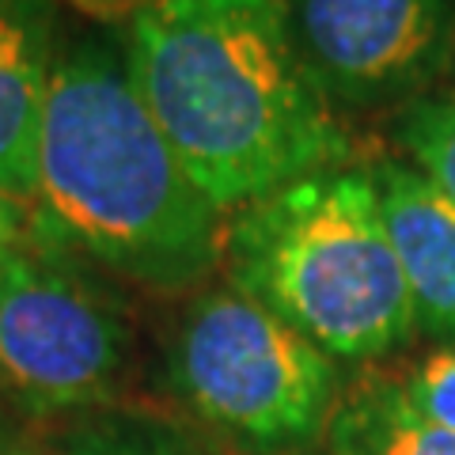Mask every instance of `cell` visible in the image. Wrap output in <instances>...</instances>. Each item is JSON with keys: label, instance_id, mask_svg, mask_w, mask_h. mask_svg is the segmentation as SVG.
Segmentation results:
<instances>
[{"label": "cell", "instance_id": "cell-1", "mask_svg": "<svg viewBox=\"0 0 455 455\" xmlns=\"http://www.w3.org/2000/svg\"><path fill=\"white\" fill-rule=\"evenodd\" d=\"M122 42L137 92L224 217L349 164V137L296 50L284 0H164L125 20Z\"/></svg>", "mask_w": 455, "mask_h": 455}, {"label": "cell", "instance_id": "cell-2", "mask_svg": "<svg viewBox=\"0 0 455 455\" xmlns=\"http://www.w3.org/2000/svg\"><path fill=\"white\" fill-rule=\"evenodd\" d=\"M35 202L65 239L145 289H190L224 259L228 217L137 92L122 35L65 31Z\"/></svg>", "mask_w": 455, "mask_h": 455}, {"label": "cell", "instance_id": "cell-3", "mask_svg": "<svg viewBox=\"0 0 455 455\" xmlns=\"http://www.w3.org/2000/svg\"><path fill=\"white\" fill-rule=\"evenodd\" d=\"M228 277L334 361H376L418 331L372 167L331 164L224 224Z\"/></svg>", "mask_w": 455, "mask_h": 455}, {"label": "cell", "instance_id": "cell-4", "mask_svg": "<svg viewBox=\"0 0 455 455\" xmlns=\"http://www.w3.org/2000/svg\"><path fill=\"white\" fill-rule=\"evenodd\" d=\"M167 383L202 425L259 455H304L341 398L338 361L232 281L187 304Z\"/></svg>", "mask_w": 455, "mask_h": 455}, {"label": "cell", "instance_id": "cell-5", "mask_svg": "<svg viewBox=\"0 0 455 455\" xmlns=\"http://www.w3.org/2000/svg\"><path fill=\"white\" fill-rule=\"evenodd\" d=\"M130 361V326L61 262L20 254L0 269V391L31 414L103 406Z\"/></svg>", "mask_w": 455, "mask_h": 455}, {"label": "cell", "instance_id": "cell-6", "mask_svg": "<svg viewBox=\"0 0 455 455\" xmlns=\"http://www.w3.org/2000/svg\"><path fill=\"white\" fill-rule=\"evenodd\" d=\"M284 12L331 103L406 107L455 57V0H284Z\"/></svg>", "mask_w": 455, "mask_h": 455}, {"label": "cell", "instance_id": "cell-7", "mask_svg": "<svg viewBox=\"0 0 455 455\" xmlns=\"http://www.w3.org/2000/svg\"><path fill=\"white\" fill-rule=\"evenodd\" d=\"M57 0H0V194L35 202L38 137L61 53Z\"/></svg>", "mask_w": 455, "mask_h": 455}, {"label": "cell", "instance_id": "cell-8", "mask_svg": "<svg viewBox=\"0 0 455 455\" xmlns=\"http://www.w3.org/2000/svg\"><path fill=\"white\" fill-rule=\"evenodd\" d=\"M383 220L403 266L414 326L421 334L455 341V205L414 164H372Z\"/></svg>", "mask_w": 455, "mask_h": 455}, {"label": "cell", "instance_id": "cell-9", "mask_svg": "<svg viewBox=\"0 0 455 455\" xmlns=\"http://www.w3.org/2000/svg\"><path fill=\"white\" fill-rule=\"evenodd\" d=\"M323 455H455V433L421 421L395 376H364L341 391Z\"/></svg>", "mask_w": 455, "mask_h": 455}, {"label": "cell", "instance_id": "cell-10", "mask_svg": "<svg viewBox=\"0 0 455 455\" xmlns=\"http://www.w3.org/2000/svg\"><path fill=\"white\" fill-rule=\"evenodd\" d=\"M61 455H209L190 433L175 429L171 421L110 410L92 414L65 433Z\"/></svg>", "mask_w": 455, "mask_h": 455}, {"label": "cell", "instance_id": "cell-11", "mask_svg": "<svg viewBox=\"0 0 455 455\" xmlns=\"http://www.w3.org/2000/svg\"><path fill=\"white\" fill-rule=\"evenodd\" d=\"M395 140L433 187L455 205V95H421L395 118Z\"/></svg>", "mask_w": 455, "mask_h": 455}, {"label": "cell", "instance_id": "cell-12", "mask_svg": "<svg viewBox=\"0 0 455 455\" xmlns=\"http://www.w3.org/2000/svg\"><path fill=\"white\" fill-rule=\"evenodd\" d=\"M395 383L403 391V403L421 421L455 433V341L418 361L406 376H395Z\"/></svg>", "mask_w": 455, "mask_h": 455}, {"label": "cell", "instance_id": "cell-13", "mask_svg": "<svg viewBox=\"0 0 455 455\" xmlns=\"http://www.w3.org/2000/svg\"><path fill=\"white\" fill-rule=\"evenodd\" d=\"M23 205L0 194V269L23 254Z\"/></svg>", "mask_w": 455, "mask_h": 455}, {"label": "cell", "instance_id": "cell-14", "mask_svg": "<svg viewBox=\"0 0 455 455\" xmlns=\"http://www.w3.org/2000/svg\"><path fill=\"white\" fill-rule=\"evenodd\" d=\"M73 4L92 8V12H107V16H118L125 23L130 16H137V12L156 8V4H164V0H73Z\"/></svg>", "mask_w": 455, "mask_h": 455}, {"label": "cell", "instance_id": "cell-15", "mask_svg": "<svg viewBox=\"0 0 455 455\" xmlns=\"http://www.w3.org/2000/svg\"><path fill=\"white\" fill-rule=\"evenodd\" d=\"M0 455H12V448L4 444V440H0Z\"/></svg>", "mask_w": 455, "mask_h": 455}, {"label": "cell", "instance_id": "cell-16", "mask_svg": "<svg viewBox=\"0 0 455 455\" xmlns=\"http://www.w3.org/2000/svg\"><path fill=\"white\" fill-rule=\"evenodd\" d=\"M451 95H455V92H451Z\"/></svg>", "mask_w": 455, "mask_h": 455}]
</instances>
